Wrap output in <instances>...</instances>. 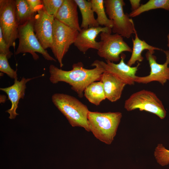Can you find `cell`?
Returning a JSON list of instances; mask_svg holds the SVG:
<instances>
[{
    "mask_svg": "<svg viewBox=\"0 0 169 169\" xmlns=\"http://www.w3.org/2000/svg\"><path fill=\"white\" fill-rule=\"evenodd\" d=\"M91 66L95 68L91 69H85L82 63L80 62L73 64L72 70L65 71L51 64L49 68V79L53 84L59 82L68 83L78 96L82 98L86 88L92 82L100 81L102 74L105 72L103 68L95 61Z\"/></svg>",
    "mask_w": 169,
    "mask_h": 169,
    "instance_id": "obj_1",
    "label": "cell"
},
{
    "mask_svg": "<svg viewBox=\"0 0 169 169\" xmlns=\"http://www.w3.org/2000/svg\"><path fill=\"white\" fill-rule=\"evenodd\" d=\"M122 117V114L119 112L90 111L88 116L90 132L101 142L110 145L116 135Z\"/></svg>",
    "mask_w": 169,
    "mask_h": 169,
    "instance_id": "obj_2",
    "label": "cell"
},
{
    "mask_svg": "<svg viewBox=\"0 0 169 169\" xmlns=\"http://www.w3.org/2000/svg\"><path fill=\"white\" fill-rule=\"evenodd\" d=\"M52 101L73 127L83 128L90 132L88 116L89 110L87 106L74 97L62 93H55Z\"/></svg>",
    "mask_w": 169,
    "mask_h": 169,
    "instance_id": "obj_3",
    "label": "cell"
},
{
    "mask_svg": "<svg viewBox=\"0 0 169 169\" xmlns=\"http://www.w3.org/2000/svg\"><path fill=\"white\" fill-rule=\"evenodd\" d=\"M34 17L18 26L19 43L15 54L28 53L32 55L34 60H37L39 58L36 53L37 52L41 54L45 59L56 62V60L43 48L35 35L33 29Z\"/></svg>",
    "mask_w": 169,
    "mask_h": 169,
    "instance_id": "obj_4",
    "label": "cell"
},
{
    "mask_svg": "<svg viewBox=\"0 0 169 169\" xmlns=\"http://www.w3.org/2000/svg\"><path fill=\"white\" fill-rule=\"evenodd\" d=\"M123 0H105L104 5L106 14L113 23L112 32L127 38L134 33L133 20L129 14L125 13Z\"/></svg>",
    "mask_w": 169,
    "mask_h": 169,
    "instance_id": "obj_5",
    "label": "cell"
},
{
    "mask_svg": "<svg viewBox=\"0 0 169 169\" xmlns=\"http://www.w3.org/2000/svg\"><path fill=\"white\" fill-rule=\"evenodd\" d=\"M124 107L129 111L137 109L145 111L156 115L161 119H164L166 115L162 101L156 95L145 90L132 94L125 100Z\"/></svg>",
    "mask_w": 169,
    "mask_h": 169,
    "instance_id": "obj_6",
    "label": "cell"
},
{
    "mask_svg": "<svg viewBox=\"0 0 169 169\" xmlns=\"http://www.w3.org/2000/svg\"><path fill=\"white\" fill-rule=\"evenodd\" d=\"M79 32L54 19L50 49L61 68L63 66L62 60L64 56L71 45L74 44Z\"/></svg>",
    "mask_w": 169,
    "mask_h": 169,
    "instance_id": "obj_7",
    "label": "cell"
},
{
    "mask_svg": "<svg viewBox=\"0 0 169 169\" xmlns=\"http://www.w3.org/2000/svg\"><path fill=\"white\" fill-rule=\"evenodd\" d=\"M18 24L16 16L15 0H0V28L9 47L15 48L18 37Z\"/></svg>",
    "mask_w": 169,
    "mask_h": 169,
    "instance_id": "obj_8",
    "label": "cell"
},
{
    "mask_svg": "<svg viewBox=\"0 0 169 169\" xmlns=\"http://www.w3.org/2000/svg\"><path fill=\"white\" fill-rule=\"evenodd\" d=\"M100 36V45L97 53L99 57L105 60L113 62H118L120 59V55L123 52H132V49L120 35L102 32Z\"/></svg>",
    "mask_w": 169,
    "mask_h": 169,
    "instance_id": "obj_9",
    "label": "cell"
},
{
    "mask_svg": "<svg viewBox=\"0 0 169 169\" xmlns=\"http://www.w3.org/2000/svg\"><path fill=\"white\" fill-rule=\"evenodd\" d=\"M163 51L166 56V60L163 64L157 62L156 57L154 55L155 51H147L145 56L150 68V74L145 76H136L135 82L147 84L155 81L164 85L169 81V50Z\"/></svg>",
    "mask_w": 169,
    "mask_h": 169,
    "instance_id": "obj_10",
    "label": "cell"
},
{
    "mask_svg": "<svg viewBox=\"0 0 169 169\" xmlns=\"http://www.w3.org/2000/svg\"><path fill=\"white\" fill-rule=\"evenodd\" d=\"M54 17L48 15L44 9L38 11L34 17L35 33L43 48L46 50L52 43Z\"/></svg>",
    "mask_w": 169,
    "mask_h": 169,
    "instance_id": "obj_11",
    "label": "cell"
},
{
    "mask_svg": "<svg viewBox=\"0 0 169 169\" xmlns=\"http://www.w3.org/2000/svg\"><path fill=\"white\" fill-rule=\"evenodd\" d=\"M125 55L122 53L120 55V62L118 64L107 60H105V62L98 60L94 61L100 65L105 72L117 77L126 85H134L137 76L136 74L140 64L138 63L135 67L130 66L125 62Z\"/></svg>",
    "mask_w": 169,
    "mask_h": 169,
    "instance_id": "obj_12",
    "label": "cell"
},
{
    "mask_svg": "<svg viewBox=\"0 0 169 169\" xmlns=\"http://www.w3.org/2000/svg\"><path fill=\"white\" fill-rule=\"evenodd\" d=\"M102 32L112 33V29L108 27L100 26L81 29L79 32L74 45L80 51L83 53L90 49L98 50L100 48V42H97L95 39L98 35Z\"/></svg>",
    "mask_w": 169,
    "mask_h": 169,
    "instance_id": "obj_13",
    "label": "cell"
},
{
    "mask_svg": "<svg viewBox=\"0 0 169 169\" xmlns=\"http://www.w3.org/2000/svg\"><path fill=\"white\" fill-rule=\"evenodd\" d=\"M36 77L27 78L23 77L20 81L18 79L14 80V83L12 85L6 88H0V90L5 92L8 96V100L11 103V108L6 112L9 114V118L14 119L18 114L16 112L19 100L24 97L26 83Z\"/></svg>",
    "mask_w": 169,
    "mask_h": 169,
    "instance_id": "obj_14",
    "label": "cell"
},
{
    "mask_svg": "<svg viewBox=\"0 0 169 169\" xmlns=\"http://www.w3.org/2000/svg\"><path fill=\"white\" fill-rule=\"evenodd\" d=\"M78 5L74 0H64L54 18L69 27L80 31L77 11Z\"/></svg>",
    "mask_w": 169,
    "mask_h": 169,
    "instance_id": "obj_15",
    "label": "cell"
},
{
    "mask_svg": "<svg viewBox=\"0 0 169 169\" xmlns=\"http://www.w3.org/2000/svg\"><path fill=\"white\" fill-rule=\"evenodd\" d=\"M106 98L112 102L119 100L126 84L117 77L109 73L105 72L100 79Z\"/></svg>",
    "mask_w": 169,
    "mask_h": 169,
    "instance_id": "obj_16",
    "label": "cell"
},
{
    "mask_svg": "<svg viewBox=\"0 0 169 169\" xmlns=\"http://www.w3.org/2000/svg\"><path fill=\"white\" fill-rule=\"evenodd\" d=\"M135 38H132L133 48L132 54L131 57L128 61L127 64L130 66H132L137 62H141L144 57L142 55V52L145 50H147L150 51H155V50H163L160 48L149 45L145 41L141 39L138 36L135 26L134 28Z\"/></svg>",
    "mask_w": 169,
    "mask_h": 169,
    "instance_id": "obj_17",
    "label": "cell"
},
{
    "mask_svg": "<svg viewBox=\"0 0 169 169\" xmlns=\"http://www.w3.org/2000/svg\"><path fill=\"white\" fill-rule=\"evenodd\" d=\"M81 13L82 21L80 26L81 29L100 26L95 18L94 12L89 0H74Z\"/></svg>",
    "mask_w": 169,
    "mask_h": 169,
    "instance_id": "obj_18",
    "label": "cell"
},
{
    "mask_svg": "<svg viewBox=\"0 0 169 169\" xmlns=\"http://www.w3.org/2000/svg\"><path fill=\"white\" fill-rule=\"evenodd\" d=\"M84 95L91 103L99 105L106 99L103 85L101 81L94 82L90 84L84 91Z\"/></svg>",
    "mask_w": 169,
    "mask_h": 169,
    "instance_id": "obj_19",
    "label": "cell"
},
{
    "mask_svg": "<svg viewBox=\"0 0 169 169\" xmlns=\"http://www.w3.org/2000/svg\"><path fill=\"white\" fill-rule=\"evenodd\" d=\"M16 16L18 25L33 18L37 13L32 11L26 0H16Z\"/></svg>",
    "mask_w": 169,
    "mask_h": 169,
    "instance_id": "obj_20",
    "label": "cell"
},
{
    "mask_svg": "<svg viewBox=\"0 0 169 169\" xmlns=\"http://www.w3.org/2000/svg\"><path fill=\"white\" fill-rule=\"evenodd\" d=\"M162 9L169 11V0H149L141 4L136 10L129 14L130 17H135L141 13L152 10Z\"/></svg>",
    "mask_w": 169,
    "mask_h": 169,
    "instance_id": "obj_21",
    "label": "cell"
},
{
    "mask_svg": "<svg viewBox=\"0 0 169 169\" xmlns=\"http://www.w3.org/2000/svg\"><path fill=\"white\" fill-rule=\"evenodd\" d=\"M91 4L92 9L97 15L96 19L99 25L104 26L112 29L113 23L107 17L105 12L104 0H89Z\"/></svg>",
    "mask_w": 169,
    "mask_h": 169,
    "instance_id": "obj_22",
    "label": "cell"
},
{
    "mask_svg": "<svg viewBox=\"0 0 169 169\" xmlns=\"http://www.w3.org/2000/svg\"><path fill=\"white\" fill-rule=\"evenodd\" d=\"M154 155L157 163L161 165L164 166L169 164V150L166 149L162 144L159 143L157 145Z\"/></svg>",
    "mask_w": 169,
    "mask_h": 169,
    "instance_id": "obj_23",
    "label": "cell"
},
{
    "mask_svg": "<svg viewBox=\"0 0 169 169\" xmlns=\"http://www.w3.org/2000/svg\"><path fill=\"white\" fill-rule=\"evenodd\" d=\"M42 1L45 12L54 18L64 0H42Z\"/></svg>",
    "mask_w": 169,
    "mask_h": 169,
    "instance_id": "obj_24",
    "label": "cell"
},
{
    "mask_svg": "<svg viewBox=\"0 0 169 169\" xmlns=\"http://www.w3.org/2000/svg\"><path fill=\"white\" fill-rule=\"evenodd\" d=\"M0 71L6 74L14 79H18L17 70H14L10 66L6 55L0 54Z\"/></svg>",
    "mask_w": 169,
    "mask_h": 169,
    "instance_id": "obj_25",
    "label": "cell"
},
{
    "mask_svg": "<svg viewBox=\"0 0 169 169\" xmlns=\"http://www.w3.org/2000/svg\"><path fill=\"white\" fill-rule=\"evenodd\" d=\"M9 46L4 39L0 28V54L6 55L8 59L10 58L13 53L9 50Z\"/></svg>",
    "mask_w": 169,
    "mask_h": 169,
    "instance_id": "obj_26",
    "label": "cell"
},
{
    "mask_svg": "<svg viewBox=\"0 0 169 169\" xmlns=\"http://www.w3.org/2000/svg\"><path fill=\"white\" fill-rule=\"evenodd\" d=\"M31 9L33 12H37L43 8L42 0H26Z\"/></svg>",
    "mask_w": 169,
    "mask_h": 169,
    "instance_id": "obj_27",
    "label": "cell"
},
{
    "mask_svg": "<svg viewBox=\"0 0 169 169\" xmlns=\"http://www.w3.org/2000/svg\"><path fill=\"white\" fill-rule=\"evenodd\" d=\"M140 0H130L129 2L131 6L132 11L137 9L141 6Z\"/></svg>",
    "mask_w": 169,
    "mask_h": 169,
    "instance_id": "obj_28",
    "label": "cell"
},
{
    "mask_svg": "<svg viewBox=\"0 0 169 169\" xmlns=\"http://www.w3.org/2000/svg\"><path fill=\"white\" fill-rule=\"evenodd\" d=\"M167 46L169 48V33L168 34L167 36Z\"/></svg>",
    "mask_w": 169,
    "mask_h": 169,
    "instance_id": "obj_29",
    "label": "cell"
}]
</instances>
